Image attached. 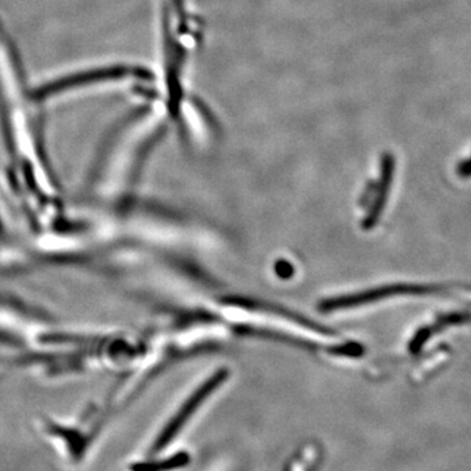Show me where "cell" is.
<instances>
[{
	"mask_svg": "<svg viewBox=\"0 0 471 471\" xmlns=\"http://www.w3.org/2000/svg\"><path fill=\"white\" fill-rule=\"evenodd\" d=\"M190 462V456L186 451H179L165 460L137 462L131 466V471H174L185 468Z\"/></svg>",
	"mask_w": 471,
	"mask_h": 471,
	"instance_id": "cell-2",
	"label": "cell"
},
{
	"mask_svg": "<svg viewBox=\"0 0 471 471\" xmlns=\"http://www.w3.org/2000/svg\"><path fill=\"white\" fill-rule=\"evenodd\" d=\"M223 380H224V375L220 372L218 375L212 376L211 380L204 382L191 394V397L188 398V401L181 406L177 412L170 418L167 426L160 432V435L157 436V439L155 440L151 448V454H156L158 451H161L174 440V438L185 427V424L188 423L190 418L197 412L198 408L204 403L207 397L211 396L216 390V387H219V384L223 382Z\"/></svg>",
	"mask_w": 471,
	"mask_h": 471,
	"instance_id": "cell-1",
	"label": "cell"
}]
</instances>
